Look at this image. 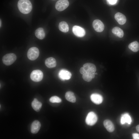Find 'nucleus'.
Returning <instances> with one entry per match:
<instances>
[{"instance_id": "2", "label": "nucleus", "mask_w": 139, "mask_h": 139, "mask_svg": "<svg viewBox=\"0 0 139 139\" xmlns=\"http://www.w3.org/2000/svg\"><path fill=\"white\" fill-rule=\"evenodd\" d=\"M83 67L84 70V75L92 79L94 77L96 68L94 64L90 63H87L85 64Z\"/></svg>"}, {"instance_id": "9", "label": "nucleus", "mask_w": 139, "mask_h": 139, "mask_svg": "<svg viewBox=\"0 0 139 139\" xmlns=\"http://www.w3.org/2000/svg\"><path fill=\"white\" fill-rule=\"evenodd\" d=\"M72 31L74 34L79 37L84 36L85 32L84 29L79 26L75 25L72 28Z\"/></svg>"}, {"instance_id": "7", "label": "nucleus", "mask_w": 139, "mask_h": 139, "mask_svg": "<svg viewBox=\"0 0 139 139\" xmlns=\"http://www.w3.org/2000/svg\"><path fill=\"white\" fill-rule=\"evenodd\" d=\"M69 5L68 0H59L56 3L55 8L57 11H61L67 8Z\"/></svg>"}, {"instance_id": "1", "label": "nucleus", "mask_w": 139, "mask_h": 139, "mask_svg": "<svg viewBox=\"0 0 139 139\" xmlns=\"http://www.w3.org/2000/svg\"><path fill=\"white\" fill-rule=\"evenodd\" d=\"M18 6L20 11L24 14L29 13L32 9V4L29 0H19Z\"/></svg>"}, {"instance_id": "5", "label": "nucleus", "mask_w": 139, "mask_h": 139, "mask_svg": "<svg viewBox=\"0 0 139 139\" xmlns=\"http://www.w3.org/2000/svg\"><path fill=\"white\" fill-rule=\"evenodd\" d=\"M97 119V117L95 114L91 111L88 114L85 119V122L89 125L92 126L96 123Z\"/></svg>"}, {"instance_id": "25", "label": "nucleus", "mask_w": 139, "mask_h": 139, "mask_svg": "<svg viewBox=\"0 0 139 139\" xmlns=\"http://www.w3.org/2000/svg\"><path fill=\"white\" fill-rule=\"evenodd\" d=\"M109 2L110 3L113 4L116 1V0H108Z\"/></svg>"}, {"instance_id": "12", "label": "nucleus", "mask_w": 139, "mask_h": 139, "mask_svg": "<svg viewBox=\"0 0 139 139\" xmlns=\"http://www.w3.org/2000/svg\"><path fill=\"white\" fill-rule=\"evenodd\" d=\"M114 17L118 23L121 25L124 24L126 21V18L125 16L120 12L116 13Z\"/></svg>"}, {"instance_id": "21", "label": "nucleus", "mask_w": 139, "mask_h": 139, "mask_svg": "<svg viewBox=\"0 0 139 139\" xmlns=\"http://www.w3.org/2000/svg\"><path fill=\"white\" fill-rule=\"evenodd\" d=\"M59 30L64 32H68L69 30V28L67 23L64 21L60 22L59 25Z\"/></svg>"}, {"instance_id": "8", "label": "nucleus", "mask_w": 139, "mask_h": 139, "mask_svg": "<svg viewBox=\"0 0 139 139\" xmlns=\"http://www.w3.org/2000/svg\"><path fill=\"white\" fill-rule=\"evenodd\" d=\"M93 27L97 32H101L104 29V25L103 23L100 20L96 19L94 20L92 23Z\"/></svg>"}, {"instance_id": "18", "label": "nucleus", "mask_w": 139, "mask_h": 139, "mask_svg": "<svg viewBox=\"0 0 139 139\" xmlns=\"http://www.w3.org/2000/svg\"><path fill=\"white\" fill-rule=\"evenodd\" d=\"M112 32L114 34L119 37L121 38L124 36L123 31L118 27H116L113 28L112 30Z\"/></svg>"}, {"instance_id": "23", "label": "nucleus", "mask_w": 139, "mask_h": 139, "mask_svg": "<svg viewBox=\"0 0 139 139\" xmlns=\"http://www.w3.org/2000/svg\"><path fill=\"white\" fill-rule=\"evenodd\" d=\"M50 101L52 103H58L62 101L61 99L58 97L54 96L51 97L49 99Z\"/></svg>"}, {"instance_id": "20", "label": "nucleus", "mask_w": 139, "mask_h": 139, "mask_svg": "<svg viewBox=\"0 0 139 139\" xmlns=\"http://www.w3.org/2000/svg\"><path fill=\"white\" fill-rule=\"evenodd\" d=\"M65 97L67 100L70 102L74 103L76 102V98L73 92L68 91L65 93Z\"/></svg>"}, {"instance_id": "6", "label": "nucleus", "mask_w": 139, "mask_h": 139, "mask_svg": "<svg viewBox=\"0 0 139 139\" xmlns=\"http://www.w3.org/2000/svg\"><path fill=\"white\" fill-rule=\"evenodd\" d=\"M43 74L42 72L39 70H33L31 72L30 77L31 80L35 82H39L43 79Z\"/></svg>"}, {"instance_id": "10", "label": "nucleus", "mask_w": 139, "mask_h": 139, "mask_svg": "<svg viewBox=\"0 0 139 139\" xmlns=\"http://www.w3.org/2000/svg\"><path fill=\"white\" fill-rule=\"evenodd\" d=\"M58 75L59 78L62 80H68L70 79L72 74L69 71L65 69L61 70L59 72Z\"/></svg>"}, {"instance_id": "24", "label": "nucleus", "mask_w": 139, "mask_h": 139, "mask_svg": "<svg viewBox=\"0 0 139 139\" xmlns=\"http://www.w3.org/2000/svg\"><path fill=\"white\" fill-rule=\"evenodd\" d=\"M134 139H139V134L137 133H133L132 134Z\"/></svg>"}, {"instance_id": "14", "label": "nucleus", "mask_w": 139, "mask_h": 139, "mask_svg": "<svg viewBox=\"0 0 139 139\" xmlns=\"http://www.w3.org/2000/svg\"><path fill=\"white\" fill-rule=\"evenodd\" d=\"M45 64L49 68L55 67L56 65V60L52 57H49L47 58L45 60Z\"/></svg>"}, {"instance_id": "17", "label": "nucleus", "mask_w": 139, "mask_h": 139, "mask_svg": "<svg viewBox=\"0 0 139 139\" xmlns=\"http://www.w3.org/2000/svg\"><path fill=\"white\" fill-rule=\"evenodd\" d=\"M35 34L36 37L39 39H43L45 36V33L44 29L41 28L37 29L35 31Z\"/></svg>"}, {"instance_id": "13", "label": "nucleus", "mask_w": 139, "mask_h": 139, "mask_svg": "<svg viewBox=\"0 0 139 139\" xmlns=\"http://www.w3.org/2000/svg\"><path fill=\"white\" fill-rule=\"evenodd\" d=\"M41 126V124L38 121L35 120L33 121L31 125V132L33 134L37 133L39 130Z\"/></svg>"}, {"instance_id": "15", "label": "nucleus", "mask_w": 139, "mask_h": 139, "mask_svg": "<svg viewBox=\"0 0 139 139\" xmlns=\"http://www.w3.org/2000/svg\"><path fill=\"white\" fill-rule=\"evenodd\" d=\"M103 125L108 131L111 132L114 131L115 129L114 125L112 123L110 120L106 119L103 121Z\"/></svg>"}, {"instance_id": "19", "label": "nucleus", "mask_w": 139, "mask_h": 139, "mask_svg": "<svg viewBox=\"0 0 139 139\" xmlns=\"http://www.w3.org/2000/svg\"><path fill=\"white\" fill-rule=\"evenodd\" d=\"M33 109L36 111L38 112L40 110L42 106L41 103L36 98H34L31 103Z\"/></svg>"}, {"instance_id": "3", "label": "nucleus", "mask_w": 139, "mask_h": 139, "mask_svg": "<svg viewBox=\"0 0 139 139\" xmlns=\"http://www.w3.org/2000/svg\"><path fill=\"white\" fill-rule=\"evenodd\" d=\"M16 55L13 53L7 54L4 55L2 58L3 63L6 65L8 66L12 64L16 59Z\"/></svg>"}, {"instance_id": "16", "label": "nucleus", "mask_w": 139, "mask_h": 139, "mask_svg": "<svg viewBox=\"0 0 139 139\" xmlns=\"http://www.w3.org/2000/svg\"><path fill=\"white\" fill-rule=\"evenodd\" d=\"M131 118L127 113H126L122 115L120 119V122L122 124H124L125 123L130 124L132 122Z\"/></svg>"}, {"instance_id": "4", "label": "nucleus", "mask_w": 139, "mask_h": 139, "mask_svg": "<svg viewBox=\"0 0 139 139\" xmlns=\"http://www.w3.org/2000/svg\"><path fill=\"white\" fill-rule=\"evenodd\" d=\"M39 54L38 49L35 47L30 48L28 50L27 56L28 58L30 60H34L38 57Z\"/></svg>"}, {"instance_id": "26", "label": "nucleus", "mask_w": 139, "mask_h": 139, "mask_svg": "<svg viewBox=\"0 0 139 139\" xmlns=\"http://www.w3.org/2000/svg\"><path fill=\"white\" fill-rule=\"evenodd\" d=\"M136 129L137 131L139 132V125L136 126Z\"/></svg>"}, {"instance_id": "22", "label": "nucleus", "mask_w": 139, "mask_h": 139, "mask_svg": "<svg viewBox=\"0 0 139 139\" xmlns=\"http://www.w3.org/2000/svg\"><path fill=\"white\" fill-rule=\"evenodd\" d=\"M129 49L134 52H137L139 50V44L137 41L130 44L128 46Z\"/></svg>"}, {"instance_id": "11", "label": "nucleus", "mask_w": 139, "mask_h": 139, "mask_svg": "<svg viewBox=\"0 0 139 139\" xmlns=\"http://www.w3.org/2000/svg\"><path fill=\"white\" fill-rule=\"evenodd\" d=\"M90 99L93 103L97 105L101 104L103 100L102 96L101 95L97 93L91 94L90 96Z\"/></svg>"}, {"instance_id": "27", "label": "nucleus", "mask_w": 139, "mask_h": 139, "mask_svg": "<svg viewBox=\"0 0 139 139\" xmlns=\"http://www.w3.org/2000/svg\"><path fill=\"white\" fill-rule=\"evenodd\" d=\"M1 20H0V27H1Z\"/></svg>"}, {"instance_id": "28", "label": "nucleus", "mask_w": 139, "mask_h": 139, "mask_svg": "<svg viewBox=\"0 0 139 139\" xmlns=\"http://www.w3.org/2000/svg\"></svg>"}]
</instances>
